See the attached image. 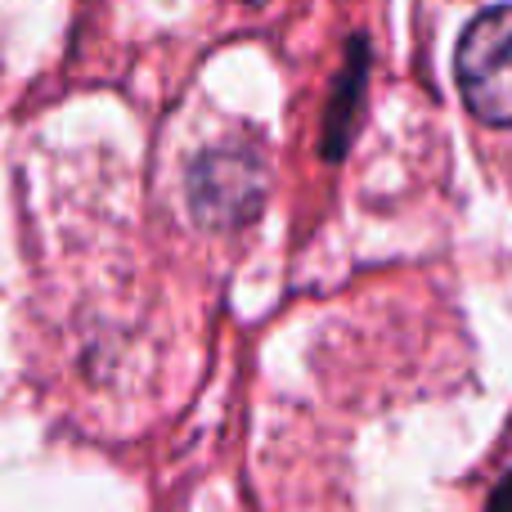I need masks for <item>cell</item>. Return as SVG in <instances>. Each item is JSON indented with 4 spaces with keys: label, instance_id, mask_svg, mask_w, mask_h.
<instances>
[{
    "label": "cell",
    "instance_id": "6da1fadb",
    "mask_svg": "<svg viewBox=\"0 0 512 512\" xmlns=\"http://www.w3.org/2000/svg\"><path fill=\"white\" fill-rule=\"evenodd\" d=\"M463 104L481 122L512 126V5L490 9L463 32L454 54Z\"/></svg>",
    "mask_w": 512,
    "mask_h": 512
},
{
    "label": "cell",
    "instance_id": "7a4b0ae2",
    "mask_svg": "<svg viewBox=\"0 0 512 512\" xmlns=\"http://www.w3.org/2000/svg\"><path fill=\"white\" fill-rule=\"evenodd\" d=\"M265 167L252 149H216L189 167V207L203 225L234 230L261 212Z\"/></svg>",
    "mask_w": 512,
    "mask_h": 512
}]
</instances>
